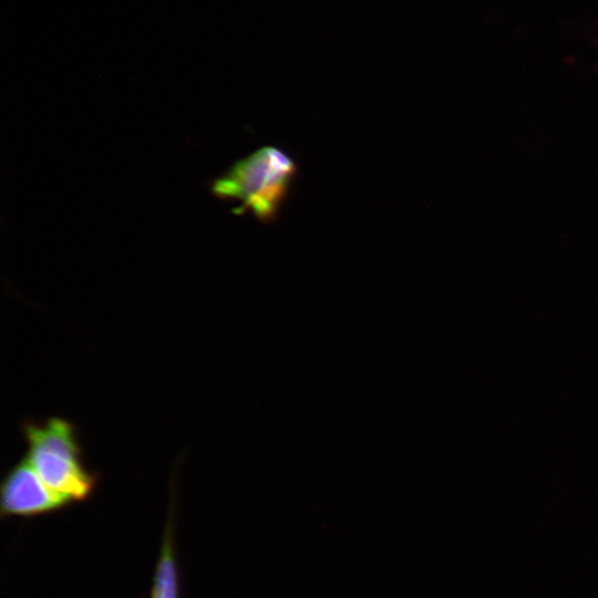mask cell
Wrapping results in <instances>:
<instances>
[{
    "mask_svg": "<svg viewBox=\"0 0 598 598\" xmlns=\"http://www.w3.org/2000/svg\"><path fill=\"white\" fill-rule=\"evenodd\" d=\"M20 431L27 444L24 456L51 489L71 503L91 497L97 476L84 464L73 422L55 415L41 421L24 420Z\"/></svg>",
    "mask_w": 598,
    "mask_h": 598,
    "instance_id": "cell-1",
    "label": "cell"
},
{
    "mask_svg": "<svg viewBox=\"0 0 598 598\" xmlns=\"http://www.w3.org/2000/svg\"><path fill=\"white\" fill-rule=\"evenodd\" d=\"M70 503L42 481L24 455L2 478V516L34 517L60 511Z\"/></svg>",
    "mask_w": 598,
    "mask_h": 598,
    "instance_id": "cell-3",
    "label": "cell"
},
{
    "mask_svg": "<svg viewBox=\"0 0 598 598\" xmlns=\"http://www.w3.org/2000/svg\"><path fill=\"white\" fill-rule=\"evenodd\" d=\"M297 174L293 158L279 147L261 146L233 164L212 186L224 200L240 202L262 223L277 217Z\"/></svg>",
    "mask_w": 598,
    "mask_h": 598,
    "instance_id": "cell-2",
    "label": "cell"
},
{
    "mask_svg": "<svg viewBox=\"0 0 598 598\" xmlns=\"http://www.w3.org/2000/svg\"><path fill=\"white\" fill-rule=\"evenodd\" d=\"M151 598H179L178 570L174 555L171 525L166 528L155 567Z\"/></svg>",
    "mask_w": 598,
    "mask_h": 598,
    "instance_id": "cell-4",
    "label": "cell"
}]
</instances>
